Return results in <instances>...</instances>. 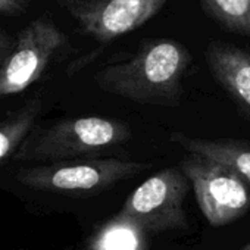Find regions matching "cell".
<instances>
[{
    "mask_svg": "<svg viewBox=\"0 0 250 250\" xmlns=\"http://www.w3.org/2000/svg\"><path fill=\"white\" fill-rule=\"evenodd\" d=\"M68 47V37L44 14L33 20L18 36L11 53L0 66V99L22 93L34 84Z\"/></svg>",
    "mask_w": 250,
    "mask_h": 250,
    "instance_id": "6",
    "label": "cell"
},
{
    "mask_svg": "<svg viewBox=\"0 0 250 250\" xmlns=\"http://www.w3.org/2000/svg\"><path fill=\"white\" fill-rule=\"evenodd\" d=\"M88 250H147V232L136 221L116 213L91 235Z\"/></svg>",
    "mask_w": 250,
    "mask_h": 250,
    "instance_id": "10",
    "label": "cell"
},
{
    "mask_svg": "<svg viewBox=\"0 0 250 250\" xmlns=\"http://www.w3.org/2000/svg\"><path fill=\"white\" fill-rule=\"evenodd\" d=\"M28 9V0H0V15H21Z\"/></svg>",
    "mask_w": 250,
    "mask_h": 250,
    "instance_id": "13",
    "label": "cell"
},
{
    "mask_svg": "<svg viewBox=\"0 0 250 250\" xmlns=\"http://www.w3.org/2000/svg\"><path fill=\"white\" fill-rule=\"evenodd\" d=\"M190 181L180 167H168L147 178L125 200L118 213L136 221L147 234L187 229L184 202Z\"/></svg>",
    "mask_w": 250,
    "mask_h": 250,
    "instance_id": "4",
    "label": "cell"
},
{
    "mask_svg": "<svg viewBox=\"0 0 250 250\" xmlns=\"http://www.w3.org/2000/svg\"><path fill=\"white\" fill-rule=\"evenodd\" d=\"M238 250H250V241H249L247 244H244L243 247H240Z\"/></svg>",
    "mask_w": 250,
    "mask_h": 250,
    "instance_id": "15",
    "label": "cell"
},
{
    "mask_svg": "<svg viewBox=\"0 0 250 250\" xmlns=\"http://www.w3.org/2000/svg\"><path fill=\"white\" fill-rule=\"evenodd\" d=\"M206 62L212 77L250 119V52L224 42L206 47Z\"/></svg>",
    "mask_w": 250,
    "mask_h": 250,
    "instance_id": "8",
    "label": "cell"
},
{
    "mask_svg": "<svg viewBox=\"0 0 250 250\" xmlns=\"http://www.w3.org/2000/svg\"><path fill=\"white\" fill-rule=\"evenodd\" d=\"M169 140L183 147L187 155L218 162L250 186V142L237 139H199L174 131Z\"/></svg>",
    "mask_w": 250,
    "mask_h": 250,
    "instance_id": "9",
    "label": "cell"
},
{
    "mask_svg": "<svg viewBox=\"0 0 250 250\" xmlns=\"http://www.w3.org/2000/svg\"><path fill=\"white\" fill-rule=\"evenodd\" d=\"M180 168L188 178L199 209L212 227H225L250 210V186L227 167L187 155Z\"/></svg>",
    "mask_w": 250,
    "mask_h": 250,
    "instance_id": "5",
    "label": "cell"
},
{
    "mask_svg": "<svg viewBox=\"0 0 250 250\" xmlns=\"http://www.w3.org/2000/svg\"><path fill=\"white\" fill-rule=\"evenodd\" d=\"M133 137L127 122L106 116H78L31 131L12 156L18 162H65L103 158Z\"/></svg>",
    "mask_w": 250,
    "mask_h": 250,
    "instance_id": "2",
    "label": "cell"
},
{
    "mask_svg": "<svg viewBox=\"0 0 250 250\" xmlns=\"http://www.w3.org/2000/svg\"><path fill=\"white\" fill-rule=\"evenodd\" d=\"M42 109L43 103L40 99H30L0 124V161L15 155L31 134Z\"/></svg>",
    "mask_w": 250,
    "mask_h": 250,
    "instance_id": "11",
    "label": "cell"
},
{
    "mask_svg": "<svg viewBox=\"0 0 250 250\" xmlns=\"http://www.w3.org/2000/svg\"><path fill=\"white\" fill-rule=\"evenodd\" d=\"M152 168V164L118 158H91L24 168L17 174L22 186L49 193H100Z\"/></svg>",
    "mask_w": 250,
    "mask_h": 250,
    "instance_id": "3",
    "label": "cell"
},
{
    "mask_svg": "<svg viewBox=\"0 0 250 250\" xmlns=\"http://www.w3.org/2000/svg\"><path fill=\"white\" fill-rule=\"evenodd\" d=\"M14 44L15 43H12V39L2 28H0V66H2V63L5 62V59L11 53Z\"/></svg>",
    "mask_w": 250,
    "mask_h": 250,
    "instance_id": "14",
    "label": "cell"
},
{
    "mask_svg": "<svg viewBox=\"0 0 250 250\" xmlns=\"http://www.w3.org/2000/svg\"><path fill=\"white\" fill-rule=\"evenodd\" d=\"M168 0H58L75 20L80 33L100 44L149 22Z\"/></svg>",
    "mask_w": 250,
    "mask_h": 250,
    "instance_id": "7",
    "label": "cell"
},
{
    "mask_svg": "<svg viewBox=\"0 0 250 250\" xmlns=\"http://www.w3.org/2000/svg\"><path fill=\"white\" fill-rule=\"evenodd\" d=\"M191 61V53L180 42L150 39L142 42L128 61L99 69L94 83L104 93L140 104L177 107Z\"/></svg>",
    "mask_w": 250,
    "mask_h": 250,
    "instance_id": "1",
    "label": "cell"
},
{
    "mask_svg": "<svg viewBox=\"0 0 250 250\" xmlns=\"http://www.w3.org/2000/svg\"><path fill=\"white\" fill-rule=\"evenodd\" d=\"M200 5L228 31L250 37V0H200Z\"/></svg>",
    "mask_w": 250,
    "mask_h": 250,
    "instance_id": "12",
    "label": "cell"
}]
</instances>
